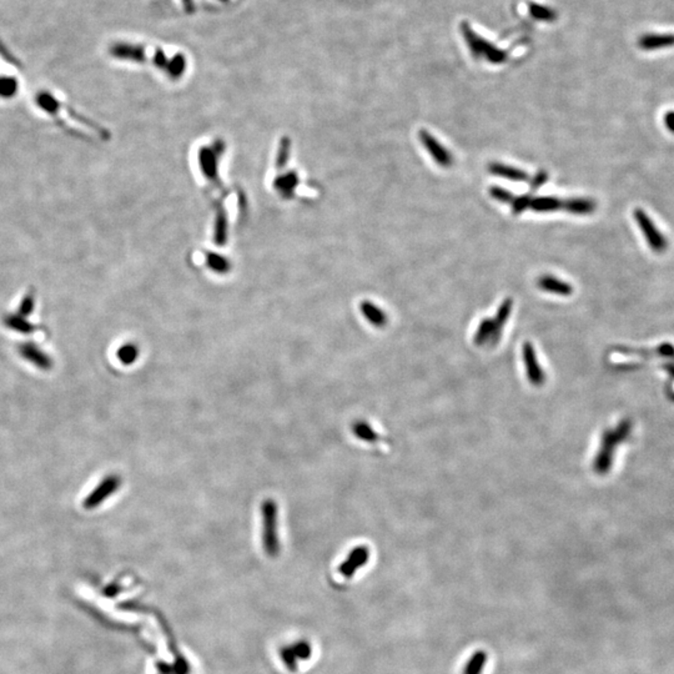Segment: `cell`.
Wrapping results in <instances>:
<instances>
[{"label": "cell", "instance_id": "6", "mask_svg": "<svg viewBox=\"0 0 674 674\" xmlns=\"http://www.w3.org/2000/svg\"><path fill=\"white\" fill-rule=\"evenodd\" d=\"M280 657L288 671H296L299 661H306L311 657V646L305 641L295 642L281 648Z\"/></svg>", "mask_w": 674, "mask_h": 674}, {"label": "cell", "instance_id": "22", "mask_svg": "<svg viewBox=\"0 0 674 674\" xmlns=\"http://www.w3.org/2000/svg\"><path fill=\"white\" fill-rule=\"evenodd\" d=\"M18 89H19V84L15 78L7 76V75H0V98L1 99L13 98L15 96V94L18 93Z\"/></svg>", "mask_w": 674, "mask_h": 674}, {"label": "cell", "instance_id": "27", "mask_svg": "<svg viewBox=\"0 0 674 674\" xmlns=\"http://www.w3.org/2000/svg\"><path fill=\"white\" fill-rule=\"evenodd\" d=\"M663 121H664V125L668 130L674 134V110H671V112L664 114Z\"/></svg>", "mask_w": 674, "mask_h": 674}, {"label": "cell", "instance_id": "8", "mask_svg": "<svg viewBox=\"0 0 674 674\" xmlns=\"http://www.w3.org/2000/svg\"><path fill=\"white\" fill-rule=\"evenodd\" d=\"M368 558H370V551L366 546H359V547L354 548L348 554V558L341 563L339 572L345 578H352L355 572L368 563Z\"/></svg>", "mask_w": 674, "mask_h": 674}, {"label": "cell", "instance_id": "21", "mask_svg": "<svg viewBox=\"0 0 674 674\" xmlns=\"http://www.w3.org/2000/svg\"><path fill=\"white\" fill-rule=\"evenodd\" d=\"M116 357L123 365L130 366L139 357V348L135 344H125L116 351Z\"/></svg>", "mask_w": 674, "mask_h": 674}, {"label": "cell", "instance_id": "13", "mask_svg": "<svg viewBox=\"0 0 674 674\" xmlns=\"http://www.w3.org/2000/svg\"><path fill=\"white\" fill-rule=\"evenodd\" d=\"M1 321L7 328H10V330H13L15 333H19V334H33L34 331L38 328L30 321H28L27 317L21 316L18 313L4 314L1 317Z\"/></svg>", "mask_w": 674, "mask_h": 674}, {"label": "cell", "instance_id": "26", "mask_svg": "<svg viewBox=\"0 0 674 674\" xmlns=\"http://www.w3.org/2000/svg\"><path fill=\"white\" fill-rule=\"evenodd\" d=\"M547 179L548 176L546 173H543V171H542V173H538V174L534 176V180H532V184H531V185H532V189L536 190V189L541 187L542 185L545 184V181L547 180Z\"/></svg>", "mask_w": 674, "mask_h": 674}, {"label": "cell", "instance_id": "7", "mask_svg": "<svg viewBox=\"0 0 674 674\" xmlns=\"http://www.w3.org/2000/svg\"><path fill=\"white\" fill-rule=\"evenodd\" d=\"M18 352L24 360L33 364L35 368H41L43 371H49L53 368L52 357H49L34 342H23L18 346Z\"/></svg>", "mask_w": 674, "mask_h": 674}, {"label": "cell", "instance_id": "12", "mask_svg": "<svg viewBox=\"0 0 674 674\" xmlns=\"http://www.w3.org/2000/svg\"><path fill=\"white\" fill-rule=\"evenodd\" d=\"M537 285L546 293H552V294L560 295V296H569L573 293V287L571 284H568L566 281L560 280L557 277H554L551 275L541 276L537 281Z\"/></svg>", "mask_w": 674, "mask_h": 674}, {"label": "cell", "instance_id": "16", "mask_svg": "<svg viewBox=\"0 0 674 674\" xmlns=\"http://www.w3.org/2000/svg\"><path fill=\"white\" fill-rule=\"evenodd\" d=\"M361 311H362V314L365 316V319L368 322H371L375 327L386 326V324H388V316H386V314L381 308L375 306L372 302L364 301L361 304Z\"/></svg>", "mask_w": 674, "mask_h": 674}, {"label": "cell", "instance_id": "2", "mask_svg": "<svg viewBox=\"0 0 674 674\" xmlns=\"http://www.w3.org/2000/svg\"><path fill=\"white\" fill-rule=\"evenodd\" d=\"M262 514V547L268 557L275 558L280 554V540L277 534V503L267 498L261 505Z\"/></svg>", "mask_w": 674, "mask_h": 674}, {"label": "cell", "instance_id": "10", "mask_svg": "<svg viewBox=\"0 0 674 674\" xmlns=\"http://www.w3.org/2000/svg\"><path fill=\"white\" fill-rule=\"evenodd\" d=\"M109 53L112 54L114 58L120 61H136V63L145 61V49L135 44L115 43L109 49Z\"/></svg>", "mask_w": 674, "mask_h": 674}, {"label": "cell", "instance_id": "30", "mask_svg": "<svg viewBox=\"0 0 674 674\" xmlns=\"http://www.w3.org/2000/svg\"><path fill=\"white\" fill-rule=\"evenodd\" d=\"M222 1H224V0H222Z\"/></svg>", "mask_w": 674, "mask_h": 674}, {"label": "cell", "instance_id": "4", "mask_svg": "<svg viewBox=\"0 0 674 674\" xmlns=\"http://www.w3.org/2000/svg\"><path fill=\"white\" fill-rule=\"evenodd\" d=\"M121 486V478L116 474H109L101 483L94 488L87 498L83 502L85 509H95L101 506L103 502L112 497Z\"/></svg>", "mask_w": 674, "mask_h": 674}, {"label": "cell", "instance_id": "24", "mask_svg": "<svg viewBox=\"0 0 674 674\" xmlns=\"http://www.w3.org/2000/svg\"><path fill=\"white\" fill-rule=\"evenodd\" d=\"M489 195L494 200L500 201L502 204H512L514 196L511 191L500 187H492L489 189Z\"/></svg>", "mask_w": 674, "mask_h": 674}, {"label": "cell", "instance_id": "29", "mask_svg": "<svg viewBox=\"0 0 674 674\" xmlns=\"http://www.w3.org/2000/svg\"><path fill=\"white\" fill-rule=\"evenodd\" d=\"M667 370L674 376V366H668Z\"/></svg>", "mask_w": 674, "mask_h": 674}, {"label": "cell", "instance_id": "9", "mask_svg": "<svg viewBox=\"0 0 674 674\" xmlns=\"http://www.w3.org/2000/svg\"><path fill=\"white\" fill-rule=\"evenodd\" d=\"M523 361H525L528 380L531 381V383L534 386H542L546 381V376H545V372H543L541 366L538 365V361H537L536 352H534V348L531 342H526L523 345Z\"/></svg>", "mask_w": 674, "mask_h": 674}, {"label": "cell", "instance_id": "11", "mask_svg": "<svg viewBox=\"0 0 674 674\" xmlns=\"http://www.w3.org/2000/svg\"><path fill=\"white\" fill-rule=\"evenodd\" d=\"M501 339V335L496 333L494 320L485 319L480 322L474 333V344L477 346H483L487 344L488 346H494Z\"/></svg>", "mask_w": 674, "mask_h": 674}, {"label": "cell", "instance_id": "25", "mask_svg": "<svg viewBox=\"0 0 674 674\" xmlns=\"http://www.w3.org/2000/svg\"><path fill=\"white\" fill-rule=\"evenodd\" d=\"M529 202H531V198L529 195H525V196H520V198H514V201H512V211L514 214H521L523 213L526 209L529 207Z\"/></svg>", "mask_w": 674, "mask_h": 674}, {"label": "cell", "instance_id": "14", "mask_svg": "<svg viewBox=\"0 0 674 674\" xmlns=\"http://www.w3.org/2000/svg\"><path fill=\"white\" fill-rule=\"evenodd\" d=\"M488 171L491 174L494 175V176L505 178V179H508V180L526 181L528 179V175L523 170H520L517 167H507V165L500 164V162H492V164H489Z\"/></svg>", "mask_w": 674, "mask_h": 674}, {"label": "cell", "instance_id": "15", "mask_svg": "<svg viewBox=\"0 0 674 674\" xmlns=\"http://www.w3.org/2000/svg\"><path fill=\"white\" fill-rule=\"evenodd\" d=\"M563 207L567 210L568 213L573 215H591L597 209V202L593 199H586V198H573L569 199L563 204Z\"/></svg>", "mask_w": 674, "mask_h": 674}, {"label": "cell", "instance_id": "3", "mask_svg": "<svg viewBox=\"0 0 674 674\" xmlns=\"http://www.w3.org/2000/svg\"><path fill=\"white\" fill-rule=\"evenodd\" d=\"M633 216L637 225L641 229L642 234L647 241L648 246L651 247L654 253L658 254L664 253L668 247L667 239L662 234L661 230L655 227L654 221L649 218V215L644 210L637 207L634 209Z\"/></svg>", "mask_w": 674, "mask_h": 674}, {"label": "cell", "instance_id": "17", "mask_svg": "<svg viewBox=\"0 0 674 674\" xmlns=\"http://www.w3.org/2000/svg\"><path fill=\"white\" fill-rule=\"evenodd\" d=\"M529 207L536 213H551L563 207V202L554 196H543L531 199Z\"/></svg>", "mask_w": 674, "mask_h": 674}, {"label": "cell", "instance_id": "19", "mask_svg": "<svg viewBox=\"0 0 674 674\" xmlns=\"http://www.w3.org/2000/svg\"><path fill=\"white\" fill-rule=\"evenodd\" d=\"M355 436L365 442H376L379 441V434H376L374 428H371L365 421H356L352 426Z\"/></svg>", "mask_w": 674, "mask_h": 674}, {"label": "cell", "instance_id": "23", "mask_svg": "<svg viewBox=\"0 0 674 674\" xmlns=\"http://www.w3.org/2000/svg\"><path fill=\"white\" fill-rule=\"evenodd\" d=\"M34 308H35V293L33 290H30L23 297V300L21 301V306L17 313L24 316V317H28V316L33 314Z\"/></svg>", "mask_w": 674, "mask_h": 674}, {"label": "cell", "instance_id": "18", "mask_svg": "<svg viewBox=\"0 0 674 674\" xmlns=\"http://www.w3.org/2000/svg\"><path fill=\"white\" fill-rule=\"evenodd\" d=\"M487 662V653L485 651H477L467 662L463 674H482Z\"/></svg>", "mask_w": 674, "mask_h": 674}, {"label": "cell", "instance_id": "5", "mask_svg": "<svg viewBox=\"0 0 674 674\" xmlns=\"http://www.w3.org/2000/svg\"><path fill=\"white\" fill-rule=\"evenodd\" d=\"M419 138H420L422 145L428 150V154L431 155V158L437 162L439 167L447 169V167H451L454 165V156H452V154L448 153L447 149L442 147L440 143L436 140L431 134L426 131V130H421L420 133H419Z\"/></svg>", "mask_w": 674, "mask_h": 674}, {"label": "cell", "instance_id": "28", "mask_svg": "<svg viewBox=\"0 0 674 674\" xmlns=\"http://www.w3.org/2000/svg\"><path fill=\"white\" fill-rule=\"evenodd\" d=\"M182 4L189 13H191L194 10V0H182Z\"/></svg>", "mask_w": 674, "mask_h": 674}, {"label": "cell", "instance_id": "20", "mask_svg": "<svg viewBox=\"0 0 674 674\" xmlns=\"http://www.w3.org/2000/svg\"><path fill=\"white\" fill-rule=\"evenodd\" d=\"M512 306H514V301L511 299H506L501 304L500 308L497 311V315L494 319V328H496V333L500 334L502 333V328L505 326V324L507 322L508 317L511 315V311H512Z\"/></svg>", "mask_w": 674, "mask_h": 674}, {"label": "cell", "instance_id": "1", "mask_svg": "<svg viewBox=\"0 0 674 674\" xmlns=\"http://www.w3.org/2000/svg\"><path fill=\"white\" fill-rule=\"evenodd\" d=\"M632 430L631 421H622L621 423L614 428L608 430L602 436L601 448L596 456L593 462L594 471L598 474H606L612 468L613 463L614 450L627 439Z\"/></svg>", "mask_w": 674, "mask_h": 674}]
</instances>
